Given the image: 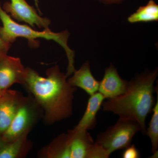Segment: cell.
Segmentation results:
<instances>
[{"label":"cell","mask_w":158,"mask_h":158,"mask_svg":"<svg viewBox=\"0 0 158 158\" xmlns=\"http://www.w3.org/2000/svg\"><path fill=\"white\" fill-rule=\"evenodd\" d=\"M4 92V91H3ZM3 93V92H2V91H0V95L2 94Z\"/></svg>","instance_id":"cell-22"},{"label":"cell","mask_w":158,"mask_h":158,"mask_svg":"<svg viewBox=\"0 0 158 158\" xmlns=\"http://www.w3.org/2000/svg\"><path fill=\"white\" fill-rule=\"evenodd\" d=\"M141 131V127L135 120L119 117L115 124L98 134L94 142L110 155L115 151L130 146L134 136Z\"/></svg>","instance_id":"cell-4"},{"label":"cell","mask_w":158,"mask_h":158,"mask_svg":"<svg viewBox=\"0 0 158 158\" xmlns=\"http://www.w3.org/2000/svg\"><path fill=\"white\" fill-rule=\"evenodd\" d=\"M5 143V141H3L2 138V135H1V134H0V148H1L3 145H4Z\"/></svg>","instance_id":"cell-20"},{"label":"cell","mask_w":158,"mask_h":158,"mask_svg":"<svg viewBox=\"0 0 158 158\" xmlns=\"http://www.w3.org/2000/svg\"><path fill=\"white\" fill-rule=\"evenodd\" d=\"M2 9L12 19L25 23L32 27L36 26L40 28L47 29L51 24L50 19L40 16L27 0H10L4 3Z\"/></svg>","instance_id":"cell-6"},{"label":"cell","mask_w":158,"mask_h":158,"mask_svg":"<svg viewBox=\"0 0 158 158\" xmlns=\"http://www.w3.org/2000/svg\"><path fill=\"white\" fill-rule=\"evenodd\" d=\"M158 75V68L146 69L136 75L128 81L123 94L103 102V110L112 112L119 117L135 120L141 127V132L145 134L146 118L155 104L154 94L156 88L154 83Z\"/></svg>","instance_id":"cell-2"},{"label":"cell","mask_w":158,"mask_h":158,"mask_svg":"<svg viewBox=\"0 0 158 158\" xmlns=\"http://www.w3.org/2000/svg\"><path fill=\"white\" fill-rule=\"evenodd\" d=\"M34 2L37 3L38 2V0H34Z\"/></svg>","instance_id":"cell-21"},{"label":"cell","mask_w":158,"mask_h":158,"mask_svg":"<svg viewBox=\"0 0 158 158\" xmlns=\"http://www.w3.org/2000/svg\"><path fill=\"white\" fill-rule=\"evenodd\" d=\"M105 99V97L99 92L90 95L85 113L78 123L73 129L74 131H85L95 127L97 115Z\"/></svg>","instance_id":"cell-12"},{"label":"cell","mask_w":158,"mask_h":158,"mask_svg":"<svg viewBox=\"0 0 158 158\" xmlns=\"http://www.w3.org/2000/svg\"><path fill=\"white\" fill-rule=\"evenodd\" d=\"M158 89H156L157 101L152 109L153 114L146 130L145 134L151 141L153 153L157 152L158 149Z\"/></svg>","instance_id":"cell-16"},{"label":"cell","mask_w":158,"mask_h":158,"mask_svg":"<svg viewBox=\"0 0 158 158\" xmlns=\"http://www.w3.org/2000/svg\"><path fill=\"white\" fill-rule=\"evenodd\" d=\"M66 135L70 158H89L94 141L88 131L75 132L72 130Z\"/></svg>","instance_id":"cell-10"},{"label":"cell","mask_w":158,"mask_h":158,"mask_svg":"<svg viewBox=\"0 0 158 158\" xmlns=\"http://www.w3.org/2000/svg\"><path fill=\"white\" fill-rule=\"evenodd\" d=\"M131 23H148L158 21V5L154 0H149L146 5L141 6L128 17Z\"/></svg>","instance_id":"cell-13"},{"label":"cell","mask_w":158,"mask_h":158,"mask_svg":"<svg viewBox=\"0 0 158 158\" xmlns=\"http://www.w3.org/2000/svg\"><path fill=\"white\" fill-rule=\"evenodd\" d=\"M26 75V68L19 58L8 56L0 59V91L8 90L12 85H23Z\"/></svg>","instance_id":"cell-7"},{"label":"cell","mask_w":158,"mask_h":158,"mask_svg":"<svg viewBox=\"0 0 158 158\" xmlns=\"http://www.w3.org/2000/svg\"><path fill=\"white\" fill-rule=\"evenodd\" d=\"M46 75L42 77L33 69L27 67L23 85L43 111L44 121L52 124L72 115L77 88L69 85L68 77L59 65L48 69Z\"/></svg>","instance_id":"cell-1"},{"label":"cell","mask_w":158,"mask_h":158,"mask_svg":"<svg viewBox=\"0 0 158 158\" xmlns=\"http://www.w3.org/2000/svg\"><path fill=\"white\" fill-rule=\"evenodd\" d=\"M44 154L46 158H70L65 134L59 136L51 145L46 147L44 149Z\"/></svg>","instance_id":"cell-15"},{"label":"cell","mask_w":158,"mask_h":158,"mask_svg":"<svg viewBox=\"0 0 158 158\" xmlns=\"http://www.w3.org/2000/svg\"><path fill=\"white\" fill-rule=\"evenodd\" d=\"M124 151L123 153L122 157L123 158H140V153L137 148L134 144L130 145L125 148Z\"/></svg>","instance_id":"cell-17"},{"label":"cell","mask_w":158,"mask_h":158,"mask_svg":"<svg viewBox=\"0 0 158 158\" xmlns=\"http://www.w3.org/2000/svg\"><path fill=\"white\" fill-rule=\"evenodd\" d=\"M24 97L18 91L7 90L0 95V134L7 129L14 118Z\"/></svg>","instance_id":"cell-8"},{"label":"cell","mask_w":158,"mask_h":158,"mask_svg":"<svg viewBox=\"0 0 158 158\" xmlns=\"http://www.w3.org/2000/svg\"><path fill=\"white\" fill-rule=\"evenodd\" d=\"M40 106L32 97H25L7 129L2 134L5 143L28 135L37 121Z\"/></svg>","instance_id":"cell-5"},{"label":"cell","mask_w":158,"mask_h":158,"mask_svg":"<svg viewBox=\"0 0 158 158\" xmlns=\"http://www.w3.org/2000/svg\"><path fill=\"white\" fill-rule=\"evenodd\" d=\"M128 81L122 78L113 64L106 69L104 75L100 81L98 92L106 99L113 98L123 94L127 87Z\"/></svg>","instance_id":"cell-9"},{"label":"cell","mask_w":158,"mask_h":158,"mask_svg":"<svg viewBox=\"0 0 158 158\" xmlns=\"http://www.w3.org/2000/svg\"><path fill=\"white\" fill-rule=\"evenodd\" d=\"M0 19L2 23V26L0 27V37L5 42L11 44L17 38L23 37L32 42L35 40L42 38L57 43L65 51L68 59V66L65 74L67 77L72 75L76 69L75 53L68 45L70 33L68 30L59 33L53 32L49 28L44 29L42 31H36L31 27L15 22L3 10L1 5Z\"/></svg>","instance_id":"cell-3"},{"label":"cell","mask_w":158,"mask_h":158,"mask_svg":"<svg viewBox=\"0 0 158 158\" xmlns=\"http://www.w3.org/2000/svg\"><path fill=\"white\" fill-rule=\"evenodd\" d=\"M27 135L5 143L0 148V158H16L22 156L26 151Z\"/></svg>","instance_id":"cell-14"},{"label":"cell","mask_w":158,"mask_h":158,"mask_svg":"<svg viewBox=\"0 0 158 158\" xmlns=\"http://www.w3.org/2000/svg\"><path fill=\"white\" fill-rule=\"evenodd\" d=\"M11 46V44L5 42L0 37V59L5 55H7Z\"/></svg>","instance_id":"cell-18"},{"label":"cell","mask_w":158,"mask_h":158,"mask_svg":"<svg viewBox=\"0 0 158 158\" xmlns=\"http://www.w3.org/2000/svg\"><path fill=\"white\" fill-rule=\"evenodd\" d=\"M67 81L72 86L81 88L90 96L98 90L100 81L92 75L88 61L84 63L78 70L75 69Z\"/></svg>","instance_id":"cell-11"},{"label":"cell","mask_w":158,"mask_h":158,"mask_svg":"<svg viewBox=\"0 0 158 158\" xmlns=\"http://www.w3.org/2000/svg\"><path fill=\"white\" fill-rule=\"evenodd\" d=\"M96 1L104 5H112L120 4L125 0H96Z\"/></svg>","instance_id":"cell-19"}]
</instances>
